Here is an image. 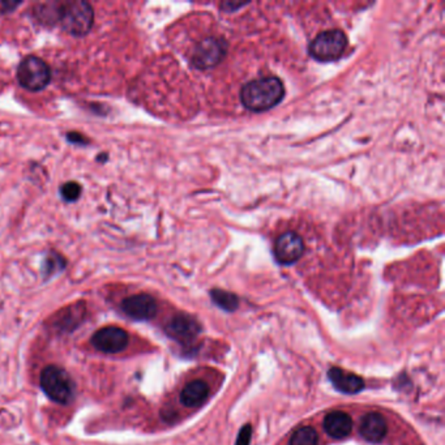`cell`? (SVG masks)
Wrapping results in <instances>:
<instances>
[{"mask_svg": "<svg viewBox=\"0 0 445 445\" xmlns=\"http://www.w3.org/2000/svg\"><path fill=\"white\" fill-rule=\"evenodd\" d=\"M17 80L29 92H40L51 81V70L41 58L29 55L18 64Z\"/></svg>", "mask_w": 445, "mask_h": 445, "instance_id": "5", "label": "cell"}, {"mask_svg": "<svg viewBox=\"0 0 445 445\" xmlns=\"http://www.w3.org/2000/svg\"><path fill=\"white\" fill-rule=\"evenodd\" d=\"M319 436L318 432L312 427H302L292 433L289 445H318Z\"/></svg>", "mask_w": 445, "mask_h": 445, "instance_id": "18", "label": "cell"}, {"mask_svg": "<svg viewBox=\"0 0 445 445\" xmlns=\"http://www.w3.org/2000/svg\"><path fill=\"white\" fill-rule=\"evenodd\" d=\"M93 348L105 354L122 353L129 344V335L120 327H103L92 335Z\"/></svg>", "mask_w": 445, "mask_h": 445, "instance_id": "7", "label": "cell"}, {"mask_svg": "<svg viewBox=\"0 0 445 445\" xmlns=\"http://www.w3.org/2000/svg\"><path fill=\"white\" fill-rule=\"evenodd\" d=\"M40 383L43 393L56 404L68 405L75 398V384L62 367L50 364L42 370Z\"/></svg>", "mask_w": 445, "mask_h": 445, "instance_id": "3", "label": "cell"}, {"mask_svg": "<svg viewBox=\"0 0 445 445\" xmlns=\"http://www.w3.org/2000/svg\"><path fill=\"white\" fill-rule=\"evenodd\" d=\"M348 46V37L338 29L325 30L318 34L308 46V53L315 60L329 63L338 60Z\"/></svg>", "mask_w": 445, "mask_h": 445, "instance_id": "4", "label": "cell"}, {"mask_svg": "<svg viewBox=\"0 0 445 445\" xmlns=\"http://www.w3.org/2000/svg\"><path fill=\"white\" fill-rule=\"evenodd\" d=\"M388 431L385 419L379 413H368L361 419L359 432L363 439L370 443H380Z\"/></svg>", "mask_w": 445, "mask_h": 445, "instance_id": "12", "label": "cell"}, {"mask_svg": "<svg viewBox=\"0 0 445 445\" xmlns=\"http://www.w3.org/2000/svg\"><path fill=\"white\" fill-rule=\"evenodd\" d=\"M328 377L335 390L346 394H357L364 388V380L361 376L338 367H332L328 371Z\"/></svg>", "mask_w": 445, "mask_h": 445, "instance_id": "11", "label": "cell"}, {"mask_svg": "<svg viewBox=\"0 0 445 445\" xmlns=\"http://www.w3.org/2000/svg\"><path fill=\"white\" fill-rule=\"evenodd\" d=\"M60 195L64 201L73 203L81 195V186L76 181H68L60 188Z\"/></svg>", "mask_w": 445, "mask_h": 445, "instance_id": "19", "label": "cell"}, {"mask_svg": "<svg viewBox=\"0 0 445 445\" xmlns=\"http://www.w3.org/2000/svg\"><path fill=\"white\" fill-rule=\"evenodd\" d=\"M200 332H201L200 322L196 320L195 318L186 314L175 315L174 318H171V320L168 321L166 325V333L181 344L195 340Z\"/></svg>", "mask_w": 445, "mask_h": 445, "instance_id": "10", "label": "cell"}, {"mask_svg": "<svg viewBox=\"0 0 445 445\" xmlns=\"http://www.w3.org/2000/svg\"><path fill=\"white\" fill-rule=\"evenodd\" d=\"M305 252V242L294 231L283 233L276 239L273 253L281 265L296 263Z\"/></svg>", "mask_w": 445, "mask_h": 445, "instance_id": "8", "label": "cell"}, {"mask_svg": "<svg viewBox=\"0 0 445 445\" xmlns=\"http://www.w3.org/2000/svg\"><path fill=\"white\" fill-rule=\"evenodd\" d=\"M324 430L333 439L348 437L353 430V419L344 411L329 413L324 419Z\"/></svg>", "mask_w": 445, "mask_h": 445, "instance_id": "13", "label": "cell"}, {"mask_svg": "<svg viewBox=\"0 0 445 445\" xmlns=\"http://www.w3.org/2000/svg\"><path fill=\"white\" fill-rule=\"evenodd\" d=\"M58 24L73 37H84L94 24L93 7L84 0L60 1Z\"/></svg>", "mask_w": 445, "mask_h": 445, "instance_id": "2", "label": "cell"}, {"mask_svg": "<svg viewBox=\"0 0 445 445\" xmlns=\"http://www.w3.org/2000/svg\"><path fill=\"white\" fill-rule=\"evenodd\" d=\"M21 3L20 1H10V0H0V16L10 14L14 8H17Z\"/></svg>", "mask_w": 445, "mask_h": 445, "instance_id": "22", "label": "cell"}, {"mask_svg": "<svg viewBox=\"0 0 445 445\" xmlns=\"http://www.w3.org/2000/svg\"><path fill=\"white\" fill-rule=\"evenodd\" d=\"M84 315H85L84 306L76 305V306L67 307L55 318L54 325L56 331L62 333L75 331L83 322Z\"/></svg>", "mask_w": 445, "mask_h": 445, "instance_id": "14", "label": "cell"}, {"mask_svg": "<svg viewBox=\"0 0 445 445\" xmlns=\"http://www.w3.org/2000/svg\"><path fill=\"white\" fill-rule=\"evenodd\" d=\"M251 437H252V427L251 424H246L239 431L236 445H250Z\"/></svg>", "mask_w": 445, "mask_h": 445, "instance_id": "21", "label": "cell"}, {"mask_svg": "<svg viewBox=\"0 0 445 445\" xmlns=\"http://www.w3.org/2000/svg\"><path fill=\"white\" fill-rule=\"evenodd\" d=\"M210 298L214 305L222 308L223 311L233 312L239 306V299L237 295L230 292H225L221 289H213L210 292Z\"/></svg>", "mask_w": 445, "mask_h": 445, "instance_id": "17", "label": "cell"}, {"mask_svg": "<svg viewBox=\"0 0 445 445\" xmlns=\"http://www.w3.org/2000/svg\"><path fill=\"white\" fill-rule=\"evenodd\" d=\"M208 394V384L203 380H194L181 390V403L187 407H196L207 400Z\"/></svg>", "mask_w": 445, "mask_h": 445, "instance_id": "15", "label": "cell"}, {"mask_svg": "<svg viewBox=\"0 0 445 445\" xmlns=\"http://www.w3.org/2000/svg\"><path fill=\"white\" fill-rule=\"evenodd\" d=\"M226 51L227 44L222 38L210 37L196 46L192 64L197 70H210L222 62Z\"/></svg>", "mask_w": 445, "mask_h": 445, "instance_id": "6", "label": "cell"}, {"mask_svg": "<svg viewBox=\"0 0 445 445\" xmlns=\"http://www.w3.org/2000/svg\"><path fill=\"white\" fill-rule=\"evenodd\" d=\"M64 266H66L64 260L60 256L53 253L51 257L47 259V262H46V275H53L56 272H60V270H63Z\"/></svg>", "mask_w": 445, "mask_h": 445, "instance_id": "20", "label": "cell"}, {"mask_svg": "<svg viewBox=\"0 0 445 445\" xmlns=\"http://www.w3.org/2000/svg\"><path fill=\"white\" fill-rule=\"evenodd\" d=\"M122 311L134 320L145 321L153 319L157 315V302L149 294H136L123 299Z\"/></svg>", "mask_w": 445, "mask_h": 445, "instance_id": "9", "label": "cell"}, {"mask_svg": "<svg viewBox=\"0 0 445 445\" xmlns=\"http://www.w3.org/2000/svg\"><path fill=\"white\" fill-rule=\"evenodd\" d=\"M59 8H60V1H47V3H40L33 11L42 24L53 25V24H58Z\"/></svg>", "mask_w": 445, "mask_h": 445, "instance_id": "16", "label": "cell"}, {"mask_svg": "<svg viewBox=\"0 0 445 445\" xmlns=\"http://www.w3.org/2000/svg\"><path fill=\"white\" fill-rule=\"evenodd\" d=\"M285 97V85L279 77L269 76L252 80L240 90L243 106L252 112H263L276 107Z\"/></svg>", "mask_w": 445, "mask_h": 445, "instance_id": "1", "label": "cell"}]
</instances>
